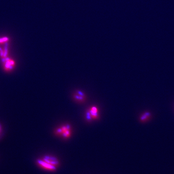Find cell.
Returning <instances> with one entry per match:
<instances>
[{"label": "cell", "instance_id": "1", "mask_svg": "<svg viewBox=\"0 0 174 174\" xmlns=\"http://www.w3.org/2000/svg\"><path fill=\"white\" fill-rule=\"evenodd\" d=\"M72 133L71 126L69 124H66L57 128L55 130L56 135L62 137L65 139H68L71 136Z\"/></svg>", "mask_w": 174, "mask_h": 174}, {"label": "cell", "instance_id": "2", "mask_svg": "<svg viewBox=\"0 0 174 174\" xmlns=\"http://www.w3.org/2000/svg\"><path fill=\"white\" fill-rule=\"evenodd\" d=\"M86 119L88 121L98 119L99 117V109L97 106H93L87 110Z\"/></svg>", "mask_w": 174, "mask_h": 174}, {"label": "cell", "instance_id": "3", "mask_svg": "<svg viewBox=\"0 0 174 174\" xmlns=\"http://www.w3.org/2000/svg\"><path fill=\"white\" fill-rule=\"evenodd\" d=\"M73 99L75 102L78 103H84L86 100L87 97L85 94L81 91H75L73 95Z\"/></svg>", "mask_w": 174, "mask_h": 174}, {"label": "cell", "instance_id": "4", "mask_svg": "<svg viewBox=\"0 0 174 174\" xmlns=\"http://www.w3.org/2000/svg\"><path fill=\"white\" fill-rule=\"evenodd\" d=\"M37 163L40 166L44 169L50 171H55L57 169V167H55L47 163L43 160L39 159L37 161Z\"/></svg>", "mask_w": 174, "mask_h": 174}, {"label": "cell", "instance_id": "5", "mask_svg": "<svg viewBox=\"0 0 174 174\" xmlns=\"http://www.w3.org/2000/svg\"><path fill=\"white\" fill-rule=\"evenodd\" d=\"M47 163L56 167H57L59 165V162L58 159L55 157L51 156H45L43 157V159Z\"/></svg>", "mask_w": 174, "mask_h": 174}, {"label": "cell", "instance_id": "6", "mask_svg": "<svg viewBox=\"0 0 174 174\" xmlns=\"http://www.w3.org/2000/svg\"><path fill=\"white\" fill-rule=\"evenodd\" d=\"M151 118V115L150 112H144L140 116L139 120L141 122L144 123L148 122Z\"/></svg>", "mask_w": 174, "mask_h": 174}, {"label": "cell", "instance_id": "7", "mask_svg": "<svg viewBox=\"0 0 174 174\" xmlns=\"http://www.w3.org/2000/svg\"><path fill=\"white\" fill-rule=\"evenodd\" d=\"M8 38L7 37H4V38H0V43H4V42L7 41Z\"/></svg>", "mask_w": 174, "mask_h": 174}, {"label": "cell", "instance_id": "8", "mask_svg": "<svg viewBox=\"0 0 174 174\" xmlns=\"http://www.w3.org/2000/svg\"><path fill=\"white\" fill-rule=\"evenodd\" d=\"M1 131H2V127H1V125H0V135H1Z\"/></svg>", "mask_w": 174, "mask_h": 174}]
</instances>
